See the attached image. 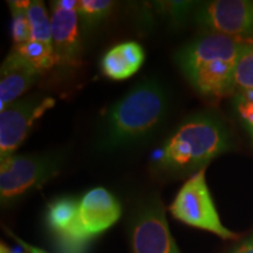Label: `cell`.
Instances as JSON below:
<instances>
[{"instance_id": "obj_1", "label": "cell", "mask_w": 253, "mask_h": 253, "mask_svg": "<svg viewBox=\"0 0 253 253\" xmlns=\"http://www.w3.org/2000/svg\"><path fill=\"white\" fill-rule=\"evenodd\" d=\"M170 103L169 91L156 79L136 84L103 118L96 144L99 150L128 149L150 140L169 116Z\"/></svg>"}, {"instance_id": "obj_2", "label": "cell", "mask_w": 253, "mask_h": 253, "mask_svg": "<svg viewBox=\"0 0 253 253\" xmlns=\"http://www.w3.org/2000/svg\"><path fill=\"white\" fill-rule=\"evenodd\" d=\"M230 149V132L224 123L212 114L197 113L169 135L153 157V166L163 175L182 177L205 169Z\"/></svg>"}, {"instance_id": "obj_3", "label": "cell", "mask_w": 253, "mask_h": 253, "mask_svg": "<svg viewBox=\"0 0 253 253\" xmlns=\"http://www.w3.org/2000/svg\"><path fill=\"white\" fill-rule=\"evenodd\" d=\"M248 41L207 33L183 46L175 61L199 95L217 100L232 93L233 73Z\"/></svg>"}, {"instance_id": "obj_4", "label": "cell", "mask_w": 253, "mask_h": 253, "mask_svg": "<svg viewBox=\"0 0 253 253\" xmlns=\"http://www.w3.org/2000/svg\"><path fill=\"white\" fill-rule=\"evenodd\" d=\"M65 156L61 153L11 155L0 161V201L13 205L39 189L61 171Z\"/></svg>"}, {"instance_id": "obj_5", "label": "cell", "mask_w": 253, "mask_h": 253, "mask_svg": "<svg viewBox=\"0 0 253 253\" xmlns=\"http://www.w3.org/2000/svg\"><path fill=\"white\" fill-rule=\"evenodd\" d=\"M170 212L176 219L224 239H236L238 235L221 224L212 197L205 181V169L190 176L170 205Z\"/></svg>"}, {"instance_id": "obj_6", "label": "cell", "mask_w": 253, "mask_h": 253, "mask_svg": "<svg viewBox=\"0 0 253 253\" xmlns=\"http://www.w3.org/2000/svg\"><path fill=\"white\" fill-rule=\"evenodd\" d=\"M129 235L131 253H181L157 195L147 196L136 204L130 217Z\"/></svg>"}, {"instance_id": "obj_7", "label": "cell", "mask_w": 253, "mask_h": 253, "mask_svg": "<svg viewBox=\"0 0 253 253\" xmlns=\"http://www.w3.org/2000/svg\"><path fill=\"white\" fill-rule=\"evenodd\" d=\"M198 26L208 33L248 41L253 36V1L216 0L202 4L195 12Z\"/></svg>"}, {"instance_id": "obj_8", "label": "cell", "mask_w": 253, "mask_h": 253, "mask_svg": "<svg viewBox=\"0 0 253 253\" xmlns=\"http://www.w3.org/2000/svg\"><path fill=\"white\" fill-rule=\"evenodd\" d=\"M52 96L32 95L18 100L1 110L0 114V161L11 156L20 147L33 128L34 123L53 108Z\"/></svg>"}, {"instance_id": "obj_9", "label": "cell", "mask_w": 253, "mask_h": 253, "mask_svg": "<svg viewBox=\"0 0 253 253\" xmlns=\"http://www.w3.org/2000/svg\"><path fill=\"white\" fill-rule=\"evenodd\" d=\"M52 42L60 65H77L82 53L78 1L58 0L50 2Z\"/></svg>"}, {"instance_id": "obj_10", "label": "cell", "mask_w": 253, "mask_h": 253, "mask_svg": "<svg viewBox=\"0 0 253 253\" xmlns=\"http://www.w3.org/2000/svg\"><path fill=\"white\" fill-rule=\"evenodd\" d=\"M122 208L119 199L104 188H94L79 199V219L86 238L108 230L120 219Z\"/></svg>"}, {"instance_id": "obj_11", "label": "cell", "mask_w": 253, "mask_h": 253, "mask_svg": "<svg viewBox=\"0 0 253 253\" xmlns=\"http://www.w3.org/2000/svg\"><path fill=\"white\" fill-rule=\"evenodd\" d=\"M40 74L17 50H12L0 69V112L18 101L36 84Z\"/></svg>"}, {"instance_id": "obj_12", "label": "cell", "mask_w": 253, "mask_h": 253, "mask_svg": "<svg viewBox=\"0 0 253 253\" xmlns=\"http://www.w3.org/2000/svg\"><path fill=\"white\" fill-rule=\"evenodd\" d=\"M46 220L50 231L69 248H78L87 240L79 219V201L74 197L56 198L48 204Z\"/></svg>"}, {"instance_id": "obj_13", "label": "cell", "mask_w": 253, "mask_h": 253, "mask_svg": "<svg viewBox=\"0 0 253 253\" xmlns=\"http://www.w3.org/2000/svg\"><path fill=\"white\" fill-rule=\"evenodd\" d=\"M145 60L144 49L135 41H125L108 49L101 59V72L113 81H122L137 73Z\"/></svg>"}, {"instance_id": "obj_14", "label": "cell", "mask_w": 253, "mask_h": 253, "mask_svg": "<svg viewBox=\"0 0 253 253\" xmlns=\"http://www.w3.org/2000/svg\"><path fill=\"white\" fill-rule=\"evenodd\" d=\"M14 50H17L19 54L40 73L48 71L58 63L52 43L28 40L27 42L15 46Z\"/></svg>"}, {"instance_id": "obj_15", "label": "cell", "mask_w": 253, "mask_h": 253, "mask_svg": "<svg viewBox=\"0 0 253 253\" xmlns=\"http://www.w3.org/2000/svg\"><path fill=\"white\" fill-rule=\"evenodd\" d=\"M114 2L109 0H80L78 1V15L84 33L93 31L112 12Z\"/></svg>"}, {"instance_id": "obj_16", "label": "cell", "mask_w": 253, "mask_h": 253, "mask_svg": "<svg viewBox=\"0 0 253 253\" xmlns=\"http://www.w3.org/2000/svg\"><path fill=\"white\" fill-rule=\"evenodd\" d=\"M27 19L30 25V40L53 45L50 19L42 2L31 1L27 9Z\"/></svg>"}, {"instance_id": "obj_17", "label": "cell", "mask_w": 253, "mask_h": 253, "mask_svg": "<svg viewBox=\"0 0 253 253\" xmlns=\"http://www.w3.org/2000/svg\"><path fill=\"white\" fill-rule=\"evenodd\" d=\"M250 90H253V42H249L243 49L232 81V93L235 95Z\"/></svg>"}, {"instance_id": "obj_18", "label": "cell", "mask_w": 253, "mask_h": 253, "mask_svg": "<svg viewBox=\"0 0 253 253\" xmlns=\"http://www.w3.org/2000/svg\"><path fill=\"white\" fill-rule=\"evenodd\" d=\"M12 12L11 33L15 46L30 40V25L27 19V9L31 1H8Z\"/></svg>"}, {"instance_id": "obj_19", "label": "cell", "mask_w": 253, "mask_h": 253, "mask_svg": "<svg viewBox=\"0 0 253 253\" xmlns=\"http://www.w3.org/2000/svg\"><path fill=\"white\" fill-rule=\"evenodd\" d=\"M233 109L240 125L253 138V90L236 94Z\"/></svg>"}, {"instance_id": "obj_20", "label": "cell", "mask_w": 253, "mask_h": 253, "mask_svg": "<svg viewBox=\"0 0 253 253\" xmlns=\"http://www.w3.org/2000/svg\"><path fill=\"white\" fill-rule=\"evenodd\" d=\"M6 232H7L8 235L12 237V238L15 239V242H17L18 244L20 245L21 248H23V249L25 250V252H26V253H48V252L43 251V250H41V249H39V248H36V246H32V245H30V244H27V243H25L24 240H21L20 238H18V237L15 236L14 233H12L9 230H6Z\"/></svg>"}, {"instance_id": "obj_21", "label": "cell", "mask_w": 253, "mask_h": 253, "mask_svg": "<svg viewBox=\"0 0 253 253\" xmlns=\"http://www.w3.org/2000/svg\"><path fill=\"white\" fill-rule=\"evenodd\" d=\"M230 253H253V237L240 243Z\"/></svg>"}, {"instance_id": "obj_22", "label": "cell", "mask_w": 253, "mask_h": 253, "mask_svg": "<svg viewBox=\"0 0 253 253\" xmlns=\"http://www.w3.org/2000/svg\"><path fill=\"white\" fill-rule=\"evenodd\" d=\"M0 253H12L11 250L8 249L7 245H5L4 243L1 242V244H0Z\"/></svg>"}]
</instances>
